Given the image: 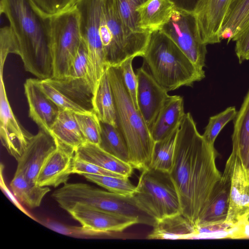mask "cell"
I'll list each match as a JSON object with an SVG mask.
<instances>
[{
    "instance_id": "6da1fadb",
    "label": "cell",
    "mask_w": 249,
    "mask_h": 249,
    "mask_svg": "<svg viewBox=\"0 0 249 249\" xmlns=\"http://www.w3.org/2000/svg\"><path fill=\"white\" fill-rule=\"evenodd\" d=\"M217 156L214 146L198 131L191 114L186 113L178 128L170 174L178 195L181 214L195 226L221 178L215 164Z\"/></svg>"
},
{
    "instance_id": "7a4b0ae2",
    "label": "cell",
    "mask_w": 249,
    "mask_h": 249,
    "mask_svg": "<svg viewBox=\"0 0 249 249\" xmlns=\"http://www.w3.org/2000/svg\"><path fill=\"white\" fill-rule=\"evenodd\" d=\"M0 12L8 18L14 33L17 55L25 71L39 79L52 78V17L44 14L32 0H0Z\"/></svg>"
},
{
    "instance_id": "3957f363",
    "label": "cell",
    "mask_w": 249,
    "mask_h": 249,
    "mask_svg": "<svg viewBox=\"0 0 249 249\" xmlns=\"http://www.w3.org/2000/svg\"><path fill=\"white\" fill-rule=\"evenodd\" d=\"M107 71L115 100L117 127L127 146L129 163L142 172L150 166L155 142L124 85L120 66H107Z\"/></svg>"
},
{
    "instance_id": "277c9868",
    "label": "cell",
    "mask_w": 249,
    "mask_h": 249,
    "mask_svg": "<svg viewBox=\"0 0 249 249\" xmlns=\"http://www.w3.org/2000/svg\"><path fill=\"white\" fill-rule=\"evenodd\" d=\"M149 71L168 92L192 86L205 76L178 46L161 31L151 33L142 56Z\"/></svg>"
},
{
    "instance_id": "5b68a950",
    "label": "cell",
    "mask_w": 249,
    "mask_h": 249,
    "mask_svg": "<svg viewBox=\"0 0 249 249\" xmlns=\"http://www.w3.org/2000/svg\"><path fill=\"white\" fill-rule=\"evenodd\" d=\"M52 196L65 211L80 203L100 211L136 218L140 224L153 227L157 221L138 207L133 196L104 191L85 183L67 182L55 190Z\"/></svg>"
},
{
    "instance_id": "8992f818",
    "label": "cell",
    "mask_w": 249,
    "mask_h": 249,
    "mask_svg": "<svg viewBox=\"0 0 249 249\" xmlns=\"http://www.w3.org/2000/svg\"><path fill=\"white\" fill-rule=\"evenodd\" d=\"M150 34L132 31L123 22L116 0H104L100 35L107 67L120 66L131 57H142Z\"/></svg>"
},
{
    "instance_id": "52a82bcc",
    "label": "cell",
    "mask_w": 249,
    "mask_h": 249,
    "mask_svg": "<svg viewBox=\"0 0 249 249\" xmlns=\"http://www.w3.org/2000/svg\"><path fill=\"white\" fill-rule=\"evenodd\" d=\"M132 196L138 207L156 221L181 213L170 173L151 168L142 171Z\"/></svg>"
},
{
    "instance_id": "ba28073f",
    "label": "cell",
    "mask_w": 249,
    "mask_h": 249,
    "mask_svg": "<svg viewBox=\"0 0 249 249\" xmlns=\"http://www.w3.org/2000/svg\"><path fill=\"white\" fill-rule=\"evenodd\" d=\"M104 0H78L75 5L82 40L88 50L87 79L92 89H96L107 68L100 35Z\"/></svg>"
},
{
    "instance_id": "9c48e42d",
    "label": "cell",
    "mask_w": 249,
    "mask_h": 249,
    "mask_svg": "<svg viewBox=\"0 0 249 249\" xmlns=\"http://www.w3.org/2000/svg\"><path fill=\"white\" fill-rule=\"evenodd\" d=\"M51 38L53 63L52 78H62L68 75L82 42L75 6L52 17Z\"/></svg>"
},
{
    "instance_id": "30bf717a",
    "label": "cell",
    "mask_w": 249,
    "mask_h": 249,
    "mask_svg": "<svg viewBox=\"0 0 249 249\" xmlns=\"http://www.w3.org/2000/svg\"><path fill=\"white\" fill-rule=\"evenodd\" d=\"M161 31L169 37L196 67L203 70L206 45L201 40L195 14L175 8Z\"/></svg>"
},
{
    "instance_id": "8fae6325",
    "label": "cell",
    "mask_w": 249,
    "mask_h": 249,
    "mask_svg": "<svg viewBox=\"0 0 249 249\" xmlns=\"http://www.w3.org/2000/svg\"><path fill=\"white\" fill-rule=\"evenodd\" d=\"M227 160L231 166V190L225 222L233 225L249 219V170L237 150L232 149Z\"/></svg>"
},
{
    "instance_id": "7c38bea8",
    "label": "cell",
    "mask_w": 249,
    "mask_h": 249,
    "mask_svg": "<svg viewBox=\"0 0 249 249\" xmlns=\"http://www.w3.org/2000/svg\"><path fill=\"white\" fill-rule=\"evenodd\" d=\"M0 70V136L2 145L17 161L22 155L33 135L16 119L9 104Z\"/></svg>"
},
{
    "instance_id": "4fadbf2b",
    "label": "cell",
    "mask_w": 249,
    "mask_h": 249,
    "mask_svg": "<svg viewBox=\"0 0 249 249\" xmlns=\"http://www.w3.org/2000/svg\"><path fill=\"white\" fill-rule=\"evenodd\" d=\"M57 142L49 132L40 129L32 135L21 156L17 160L15 173L21 174L31 182L37 178L44 163L56 149Z\"/></svg>"
},
{
    "instance_id": "5bb4252c",
    "label": "cell",
    "mask_w": 249,
    "mask_h": 249,
    "mask_svg": "<svg viewBox=\"0 0 249 249\" xmlns=\"http://www.w3.org/2000/svg\"><path fill=\"white\" fill-rule=\"evenodd\" d=\"M136 75L138 108L150 129L169 95L147 69L140 68Z\"/></svg>"
},
{
    "instance_id": "9a60e30c",
    "label": "cell",
    "mask_w": 249,
    "mask_h": 249,
    "mask_svg": "<svg viewBox=\"0 0 249 249\" xmlns=\"http://www.w3.org/2000/svg\"><path fill=\"white\" fill-rule=\"evenodd\" d=\"M66 211L82 226L108 234L122 232L139 223L136 218L100 211L80 203L74 204Z\"/></svg>"
},
{
    "instance_id": "2e32d148",
    "label": "cell",
    "mask_w": 249,
    "mask_h": 249,
    "mask_svg": "<svg viewBox=\"0 0 249 249\" xmlns=\"http://www.w3.org/2000/svg\"><path fill=\"white\" fill-rule=\"evenodd\" d=\"M235 0H201L194 13L202 42L206 45L219 43L220 32L229 11Z\"/></svg>"
},
{
    "instance_id": "e0dca14e",
    "label": "cell",
    "mask_w": 249,
    "mask_h": 249,
    "mask_svg": "<svg viewBox=\"0 0 249 249\" xmlns=\"http://www.w3.org/2000/svg\"><path fill=\"white\" fill-rule=\"evenodd\" d=\"M74 156V149L57 142L56 149L40 170L36 184L41 186L57 187L66 183L72 174Z\"/></svg>"
},
{
    "instance_id": "ac0fdd59",
    "label": "cell",
    "mask_w": 249,
    "mask_h": 249,
    "mask_svg": "<svg viewBox=\"0 0 249 249\" xmlns=\"http://www.w3.org/2000/svg\"><path fill=\"white\" fill-rule=\"evenodd\" d=\"M24 88L29 117L40 129L50 132L60 109L41 89L37 79H26Z\"/></svg>"
},
{
    "instance_id": "d6986e66",
    "label": "cell",
    "mask_w": 249,
    "mask_h": 249,
    "mask_svg": "<svg viewBox=\"0 0 249 249\" xmlns=\"http://www.w3.org/2000/svg\"><path fill=\"white\" fill-rule=\"evenodd\" d=\"M230 190L231 166L227 160L221 178L215 185L196 225L225 222L229 210Z\"/></svg>"
},
{
    "instance_id": "ffe728a7",
    "label": "cell",
    "mask_w": 249,
    "mask_h": 249,
    "mask_svg": "<svg viewBox=\"0 0 249 249\" xmlns=\"http://www.w3.org/2000/svg\"><path fill=\"white\" fill-rule=\"evenodd\" d=\"M185 113L183 97L169 95L150 129L155 142L163 139L177 129Z\"/></svg>"
},
{
    "instance_id": "44dd1931",
    "label": "cell",
    "mask_w": 249,
    "mask_h": 249,
    "mask_svg": "<svg viewBox=\"0 0 249 249\" xmlns=\"http://www.w3.org/2000/svg\"><path fill=\"white\" fill-rule=\"evenodd\" d=\"M75 157L105 169L129 178L133 167L102 149L99 145L85 142L75 150Z\"/></svg>"
},
{
    "instance_id": "7402d4cb",
    "label": "cell",
    "mask_w": 249,
    "mask_h": 249,
    "mask_svg": "<svg viewBox=\"0 0 249 249\" xmlns=\"http://www.w3.org/2000/svg\"><path fill=\"white\" fill-rule=\"evenodd\" d=\"M175 8L170 0H148L136 10L139 28L150 33L160 30Z\"/></svg>"
},
{
    "instance_id": "603a6c76",
    "label": "cell",
    "mask_w": 249,
    "mask_h": 249,
    "mask_svg": "<svg viewBox=\"0 0 249 249\" xmlns=\"http://www.w3.org/2000/svg\"><path fill=\"white\" fill-rule=\"evenodd\" d=\"M194 225L181 213L157 220L149 239H191L194 231Z\"/></svg>"
},
{
    "instance_id": "cb8c5ba5",
    "label": "cell",
    "mask_w": 249,
    "mask_h": 249,
    "mask_svg": "<svg viewBox=\"0 0 249 249\" xmlns=\"http://www.w3.org/2000/svg\"><path fill=\"white\" fill-rule=\"evenodd\" d=\"M60 92L87 110L93 111V93L86 78L68 76L45 79Z\"/></svg>"
},
{
    "instance_id": "d4e9b609",
    "label": "cell",
    "mask_w": 249,
    "mask_h": 249,
    "mask_svg": "<svg viewBox=\"0 0 249 249\" xmlns=\"http://www.w3.org/2000/svg\"><path fill=\"white\" fill-rule=\"evenodd\" d=\"M50 133L58 142L74 150L86 142L74 113L69 111L60 110Z\"/></svg>"
},
{
    "instance_id": "484cf974",
    "label": "cell",
    "mask_w": 249,
    "mask_h": 249,
    "mask_svg": "<svg viewBox=\"0 0 249 249\" xmlns=\"http://www.w3.org/2000/svg\"><path fill=\"white\" fill-rule=\"evenodd\" d=\"M92 107L101 122L117 127L115 100L107 70L93 95Z\"/></svg>"
},
{
    "instance_id": "4316f807",
    "label": "cell",
    "mask_w": 249,
    "mask_h": 249,
    "mask_svg": "<svg viewBox=\"0 0 249 249\" xmlns=\"http://www.w3.org/2000/svg\"><path fill=\"white\" fill-rule=\"evenodd\" d=\"M249 25V0H235L231 5L223 23L220 38L235 41Z\"/></svg>"
},
{
    "instance_id": "83f0119b",
    "label": "cell",
    "mask_w": 249,
    "mask_h": 249,
    "mask_svg": "<svg viewBox=\"0 0 249 249\" xmlns=\"http://www.w3.org/2000/svg\"><path fill=\"white\" fill-rule=\"evenodd\" d=\"M10 187L15 197L30 209L39 207L43 198L51 191L49 187L38 185L18 173H15Z\"/></svg>"
},
{
    "instance_id": "f1b7e54d",
    "label": "cell",
    "mask_w": 249,
    "mask_h": 249,
    "mask_svg": "<svg viewBox=\"0 0 249 249\" xmlns=\"http://www.w3.org/2000/svg\"><path fill=\"white\" fill-rule=\"evenodd\" d=\"M233 123L232 149L239 152L245 163L249 149V90Z\"/></svg>"
},
{
    "instance_id": "f546056e",
    "label": "cell",
    "mask_w": 249,
    "mask_h": 249,
    "mask_svg": "<svg viewBox=\"0 0 249 249\" xmlns=\"http://www.w3.org/2000/svg\"><path fill=\"white\" fill-rule=\"evenodd\" d=\"M101 132L100 147L106 152L129 163L127 146L117 127L100 121ZM130 164V163H129Z\"/></svg>"
},
{
    "instance_id": "4dcf8cb0",
    "label": "cell",
    "mask_w": 249,
    "mask_h": 249,
    "mask_svg": "<svg viewBox=\"0 0 249 249\" xmlns=\"http://www.w3.org/2000/svg\"><path fill=\"white\" fill-rule=\"evenodd\" d=\"M178 128L163 139L155 142L149 168L170 172L173 164Z\"/></svg>"
},
{
    "instance_id": "1f68e13d",
    "label": "cell",
    "mask_w": 249,
    "mask_h": 249,
    "mask_svg": "<svg viewBox=\"0 0 249 249\" xmlns=\"http://www.w3.org/2000/svg\"><path fill=\"white\" fill-rule=\"evenodd\" d=\"M89 181L102 187L107 191L126 196H132L136 190L128 179L124 177L96 175L89 174L81 175Z\"/></svg>"
},
{
    "instance_id": "d6a6232c",
    "label": "cell",
    "mask_w": 249,
    "mask_h": 249,
    "mask_svg": "<svg viewBox=\"0 0 249 249\" xmlns=\"http://www.w3.org/2000/svg\"><path fill=\"white\" fill-rule=\"evenodd\" d=\"M37 82L41 89L60 110H67L74 113H86L92 112L87 110L76 104L45 79L37 78Z\"/></svg>"
},
{
    "instance_id": "836d02e7",
    "label": "cell",
    "mask_w": 249,
    "mask_h": 249,
    "mask_svg": "<svg viewBox=\"0 0 249 249\" xmlns=\"http://www.w3.org/2000/svg\"><path fill=\"white\" fill-rule=\"evenodd\" d=\"M74 116L86 142L99 145L101 141V124L94 111L86 113H74Z\"/></svg>"
},
{
    "instance_id": "e575fe53",
    "label": "cell",
    "mask_w": 249,
    "mask_h": 249,
    "mask_svg": "<svg viewBox=\"0 0 249 249\" xmlns=\"http://www.w3.org/2000/svg\"><path fill=\"white\" fill-rule=\"evenodd\" d=\"M237 113L234 107H230L211 117L202 135L205 140L210 145L214 146L215 139L220 132L229 122L234 120Z\"/></svg>"
},
{
    "instance_id": "d590c367",
    "label": "cell",
    "mask_w": 249,
    "mask_h": 249,
    "mask_svg": "<svg viewBox=\"0 0 249 249\" xmlns=\"http://www.w3.org/2000/svg\"><path fill=\"white\" fill-rule=\"evenodd\" d=\"M147 0H116L119 13L123 22L134 32H144L139 27L136 10Z\"/></svg>"
},
{
    "instance_id": "8d00e7d4",
    "label": "cell",
    "mask_w": 249,
    "mask_h": 249,
    "mask_svg": "<svg viewBox=\"0 0 249 249\" xmlns=\"http://www.w3.org/2000/svg\"><path fill=\"white\" fill-rule=\"evenodd\" d=\"M17 42L15 35L10 26L0 29V70H3L4 64L8 54H17Z\"/></svg>"
},
{
    "instance_id": "74e56055",
    "label": "cell",
    "mask_w": 249,
    "mask_h": 249,
    "mask_svg": "<svg viewBox=\"0 0 249 249\" xmlns=\"http://www.w3.org/2000/svg\"><path fill=\"white\" fill-rule=\"evenodd\" d=\"M44 14L53 17L75 6L78 0H32Z\"/></svg>"
},
{
    "instance_id": "f35d334b",
    "label": "cell",
    "mask_w": 249,
    "mask_h": 249,
    "mask_svg": "<svg viewBox=\"0 0 249 249\" xmlns=\"http://www.w3.org/2000/svg\"><path fill=\"white\" fill-rule=\"evenodd\" d=\"M134 57L129 58L120 65L124 85L130 95L135 107L138 108L137 93L138 79L132 67V62Z\"/></svg>"
},
{
    "instance_id": "ab89813d",
    "label": "cell",
    "mask_w": 249,
    "mask_h": 249,
    "mask_svg": "<svg viewBox=\"0 0 249 249\" xmlns=\"http://www.w3.org/2000/svg\"><path fill=\"white\" fill-rule=\"evenodd\" d=\"M71 173L72 174H77L80 175L83 174H89L96 175L124 177L75 156L73 161Z\"/></svg>"
},
{
    "instance_id": "60d3db41",
    "label": "cell",
    "mask_w": 249,
    "mask_h": 249,
    "mask_svg": "<svg viewBox=\"0 0 249 249\" xmlns=\"http://www.w3.org/2000/svg\"><path fill=\"white\" fill-rule=\"evenodd\" d=\"M235 52L240 63L249 60V25L236 38Z\"/></svg>"
},
{
    "instance_id": "b9f144b4",
    "label": "cell",
    "mask_w": 249,
    "mask_h": 249,
    "mask_svg": "<svg viewBox=\"0 0 249 249\" xmlns=\"http://www.w3.org/2000/svg\"><path fill=\"white\" fill-rule=\"evenodd\" d=\"M176 8L194 13L201 0H170Z\"/></svg>"
},
{
    "instance_id": "7bdbcfd3",
    "label": "cell",
    "mask_w": 249,
    "mask_h": 249,
    "mask_svg": "<svg viewBox=\"0 0 249 249\" xmlns=\"http://www.w3.org/2000/svg\"><path fill=\"white\" fill-rule=\"evenodd\" d=\"M1 187L3 191L5 193V195L7 197L11 200V201L17 206L18 209H19L21 211L25 213L26 214H28L24 208L21 206L20 203L18 202V200L16 198H15V196L14 194H12L10 191L8 190V189L6 187V186L5 184L4 180L2 179V173L1 172Z\"/></svg>"
},
{
    "instance_id": "ee69618b",
    "label": "cell",
    "mask_w": 249,
    "mask_h": 249,
    "mask_svg": "<svg viewBox=\"0 0 249 249\" xmlns=\"http://www.w3.org/2000/svg\"><path fill=\"white\" fill-rule=\"evenodd\" d=\"M245 164H246L247 167L249 170V151L248 153V155H247V156L246 158V160Z\"/></svg>"
},
{
    "instance_id": "f6af8a7d",
    "label": "cell",
    "mask_w": 249,
    "mask_h": 249,
    "mask_svg": "<svg viewBox=\"0 0 249 249\" xmlns=\"http://www.w3.org/2000/svg\"></svg>"
}]
</instances>
